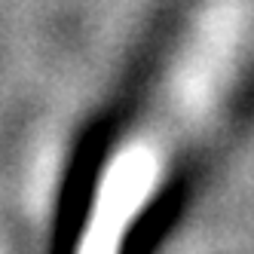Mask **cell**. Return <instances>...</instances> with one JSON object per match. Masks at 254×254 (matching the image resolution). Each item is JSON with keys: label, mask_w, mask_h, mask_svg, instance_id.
<instances>
[{"label": "cell", "mask_w": 254, "mask_h": 254, "mask_svg": "<svg viewBox=\"0 0 254 254\" xmlns=\"http://www.w3.org/2000/svg\"><path fill=\"white\" fill-rule=\"evenodd\" d=\"M248 15L239 0H211L172 46L138 114L117 132L86 199L70 254H126L181 156L217 120L239 74Z\"/></svg>", "instance_id": "6da1fadb"}]
</instances>
